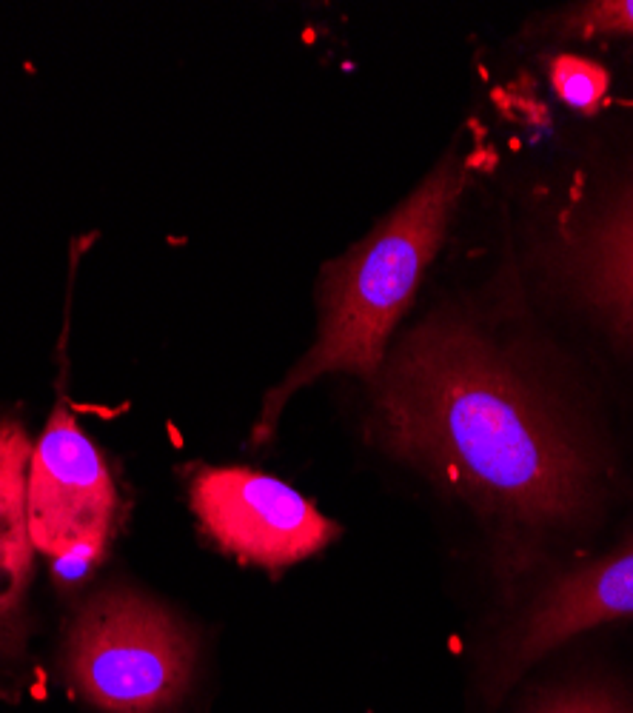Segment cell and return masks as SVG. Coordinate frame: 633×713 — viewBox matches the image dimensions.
I'll return each instance as SVG.
<instances>
[{
	"instance_id": "6da1fadb",
	"label": "cell",
	"mask_w": 633,
	"mask_h": 713,
	"mask_svg": "<svg viewBox=\"0 0 633 713\" xmlns=\"http://www.w3.org/2000/svg\"><path fill=\"white\" fill-rule=\"evenodd\" d=\"M374 428L519 548L522 565L548 537L596 525L625 491L611 445L462 314L442 312L397 346L377 377Z\"/></svg>"
},
{
	"instance_id": "7a4b0ae2",
	"label": "cell",
	"mask_w": 633,
	"mask_h": 713,
	"mask_svg": "<svg viewBox=\"0 0 633 713\" xmlns=\"http://www.w3.org/2000/svg\"><path fill=\"white\" fill-rule=\"evenodd\" d=\"M460 192L462 169L451 154L371 234L325 266L317 343L265 394L251 434L254 445L274 437L283 406L303 385L337 371L366 380L380 377L388 339L442 245Z\"/></svg>"
},
{
	"instance_id": "3957f363",
	"label": "cell",
	"mask_w": 633,
	"mask_h": 713,
	"mask_svg": "<svg viewBox=\"0 0 633 713\" xmlns=\"http://www.w3.org/2000/svg\"><path fill=\"white\" fill-rule=\"evenodd\" d=\"M197 642L163 605L132 588H106L72 619V691L103 713H166L186 699Z\"/></svg>"
},
{
	"instance_id": "277c9868",
	"label": "cell",
	"mask_w": 633,
	"mask_h": 713,
	"mask_svg": "<svg viewBox=\"0 0 633 713\" xmlns=\"http://www.w3.org/2000/svg\"><path fill=\"white\" fill-rule=\"evenodd\" d=\"M568 289L633 383V98L568 231Z\"/></svg>"
},
{
	"instance_id": "5b68a950",
	"label": "cell",
	"mask_w": 633,
	"mask_h": 713,
	"mask_svg": "<svg viewBox=\"0 0 633 713\" xmlns=\"http://www.w3.org/2000/svg\"><path fill=\"white\" fill-rule=\"evenodd\" d=\"M114 508L106 459L60 402L29 462L26 514L35 551L52 556L60 576L77 579L103 556Z\"/></svg>"
},
{
	"instance_id": "8992f818",
	"label": "cell",
	"mask_w": 633,
	"mask_h": 713,
	"mask_svg": "<svg viewBox=\"0 0 633 713\" xmlns=\"http://www.w3.org/2000/svg\"><path fill=\"white\" fill-rule=\"evenodd\" d=\"M189 503L220 551L268 571L303 562L343 534L297 488L243 465L194 468Z\"/></svg>"
},
{
	"instance_id": "52a82bcc",
	"label": "cell",
	"mask_w": 633,
	"mask_h": 713,
	"mask_svg": "<svg viewBox=\"0 0 633 713\" xmlns=\"http://www.w3.org/2000/svg\"><path fill=\"white\" fill-rule=\"evenodd\" d=\"M633 619V534L611 553L568 571L539 594L502 645L494 691L577 634Z\"/></svg>"
},
{
	"instance_id": "ba28073f",
	"label": "cell",
	"mask_w": 633,
	"mask_h": 713,
	"mask_svg": "<svg viewBox=\"0 0 633 713\" xmlns=\"http://www.w3.org/2000/svg\"><path fill=\"white\" fill-rule=\"evenodd\" d=\"M32 448L20 422H0V613L17 602L32 576L35 545L26 514Z\"/></svg>"
},
{
	"instance_id": "9c48e42d",
	"label": "cell",
	"mask_w": 633,
	"mask_h": 713,
	"mask_svg": "<svg viewBox=\"0 0 633 713\" xmlns=\"http://www.w3.org/2000/svg\"><path fill=\"white\" fill-rule=\"evenodd\" d=\"M551 83L562 103L577 112H596L608 103L611 95V72L591 57L579 54H559L551 63Z\"/></svg>"
},
{
	"instance_id": "30bf717a",
	"label": "cell",
	"mask_w": 633,
	"mask_h": 713,
	"mask_svg": "<svg viewBox=\"0 0 633 713\" xmlns=\"http://www.w3.org/2000/svg\"><path fill=\"white\" fill-rule=\"evenodd\" d=\"M531 713H633V696L614 682H579L542 696Z\"/></svg>"
},
{
	"instance_id": "8fae6325",
	"label": "cell",
	"mask_w": 633,
	"mask_h": 713,
	"mask_svg": "<svg viewBox=\"0 0 633 713\" xmlns=\"http://www.w3.org/2000/svg\"><path fill=\"white\" fill-rule=\"evenodd\" d=\"M565 35L633 40V0H593L565 17Z\"/></svg>"
},
{
	"instance_id": "7c38bea8",
	"label": "cell",
	"mask_w": 633,
	"mask_h": 713,
	"mask_svg": "<svg viewBox=\"0 0 633 713\" xmlns=\"http://www.w3.org/2000/svg\"><path fill=\"white\" fill-rule=\"evenodd\" d=\"M32 696H35L38 702H46V699H49V693H46V682H43V685H40V682H38V685H32Z\"/></svg>"
}]
</instances>
